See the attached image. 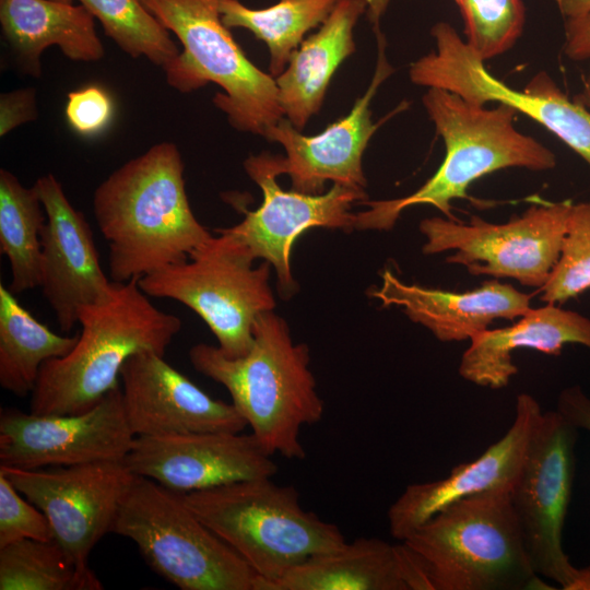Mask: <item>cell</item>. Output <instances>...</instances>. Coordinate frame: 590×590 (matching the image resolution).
I'll list each match as a JSON object with an SVG mask.
<instances>
[{
    "label": "cell",
    "instance_id": "3957f363",
    "mask_svg": "<svg viewBox=\"0 0 590 590\" xmlns=\"http://www.w3.org/2000/svg\"><path fill=\"white\" fill-rule=\"evenodd\" d=\"M422 103L444 141V161L411 194L361 202L368 209L355 213V229L390 231L404 210L420 204L433 205L456 221L451 202L472 200L468 189L481 177L511 167L544 172L556 166L548 148L516 128L518 111L508 105L487 108L434 87L423 95Z\"/></svg>",
    "mask_w": 590,
    "mask_h": 590
},
{
    "label": "cell",
    "instance_id": "44dd1931",
    "mask_svg": "<svg viewBox=\"0 0 590 590\" xmlns=\"http://www.w3.org/2000/svg\"><path fill=\"white\" fill-rule=\"evenodd\" d=\"M370 296L382 306L401 307L411 321L441 342L471 340L494 320H515L531 308L529 294L496 279L472 291L450 292L404 283L388 269Z\"/></svg>",
    "mask_w": 590,
    "mask_h": 590
},
{
    "label": "cell",
    "instance_id": "836d02e7",
    "mask_svg": "<svg viewBox=\"0 0 590 590\" xmlns=\"http://www.w3.org/2000/svg\"><path fill=\"white\" fill-rule=\"evenodd\" d=\"M114 104L109 94L97 85H88L68 94L66 118L79 133L91 135L102 131L111 120Z\"/></svg>",
    "mask_w": 590,
    "mask_h": 590
},
{
    "label": "cell",
    "instance_id": "8992f818",
    "mask_svg": "<svg viewBox=\"0 0 590 590\" xmlns=\"http://www.w3.org/2000/svg\"><path fill=\"white\" fill-rule=\"evenodd\" d=\"M191 510L257 575L255 590L312 555L345 543L340 528L299 504L294 486L271 477L182 494Z\"/></svg>",
    "mask_w": 590,
    "mask_h": 590
},
{
    "label": "cell",
    "instance_id": "5b68a950",
    "mask_svg": "<svg viewBox=\"0 0 590 590\" xmlns=\"http://www.w3.org/2000/svg\"><path fill=\"white\" fill-rule=\"evenodd\" d=\"M401 542L423 562L432 590L554 589L532 568L507 489L460 499Z\"/></svg>",
    "mask_w": 590,
    "mask_h": 590
},
{
    "label": "cell",
    "instance_id": "484cf974",
    "mask_svg": "<svg viewBox=\"0 0 590 590\" xmlns=\"http://www.w3.org/2000/svg\"><path fill=\"white\" fill-rule=\"evenodd\" d=\"M74 337L55 333L0 284V386L25 397L35 388L42 366L49 359L68 354Z\"/></svg>",
    "mask_w": 590,
    "mask_h": 590
},
{
    "label": "cell",
    "instance_id": "8fae6325",
    "mask_svg": "<svg viewBox=\"0 0 590 590\" xmlns=\"http://www.w3.org/2000/svg\"><path fill=\"white\" fill-rule=\"evenodd\" d=\"M430 35L436 50L409 69L414 84L446 90L477 105H508L556 135L590 167V110L570 99L546 72L536 73L523 90L511 88L487 70L449 23H436Z\"/></svg>",
    "mask_w": 590,
    "mask_h": 590
},
{
    "label": "cell",
    "instance_id": "7402d4cb",
    "mask_svg": "<svg viewBox=\"0 0 590 590\" xmlns=\"http://www.w3.org/2000/svg\"><path fill=\"white\" fill-rule=\"evenodd\" d=\"M515 323L486 329L470 340L463 353L460 376L481 387L500 389L518 373L512 353L530 349L558 356L565 344H580L590 350V319L586 316L545 304L530 308Z\"/></svg>",
    "mask_w": 590,
    "mask_h": 590
},
{
    "label": "cell",
    "instance_id": "7c38bea8",
    "mask_svg": "<svg viewBox=\"0 0 590 590\" xmlns=\"http://www.w3.org/2000/svg\"><path fill=\"white\" fill-rule=\"evenodd\" d=\"M577 430L557 410L542 412L510 489L533 570L564 590L576 570L562 536L575 475Z\"/></svg>",
    "mask_w": 590,
    "mask_h": 590
},
{
    "label": "cell",
    "instance_id": "f1b7e54d",
    "mask_svg": "<svg viewBox=\"0 0 590 590\" xmlns=\"http://www.w3.org/2000/svg\"><path fill=\"white\" fill-rule=\"evenodd\" d=\"M101 589L95 573L76 565L55 539H25L0 547V590Z\"/></svg>",
    "mask_w": 590,
    "mask_h": 590
},
{
    "label": "cell",
    "instance_id": "8d00e7d4",
    "mask_svg": "<svg viewBox=\"0 0 590 590\" xmlns=\"http://www.w3.org/2000/svg\"><path fill=\"white\" fill-rule=\"evenodd\" d=\"M566 56L574 61L590 59V13L565 19Z\"/></svg>",
    "mask_w": 590,
    "mask_h": 590
},
{
    "label": "cell",
    "instance_id": "277c9868",
    "mask_svg": "<svg viewBox=\"0 0 590 590\" xmlns=\"http://www.w3.org/2000/svg\"><path fill=\"white\" fill-rule=\"evenodd\" d=\"M78 323L72 350L42 366L31 393L32 413L87 411L119 386L130 356L146 351L164 355L181 330L180 318L154 306L139 279L114 282L108 298L79 309Z\"/></svg>",
    "mask_w": 590,
    "mask_h": 590
},
{
    "label": "cell",
    "instance_id": "9c48e42d",
    "mask_svg": "<svg viewBox=\"0 0 590 590\" xmlns=\"http://www.w3.org/2000/svg\"><path fill=\"white\" fill-rule=\"evenodd\" d=\"M189 258L139 279L150 297L187 306L209 327L227 357L245 356L253 343L257 318L274 310L271 264L253 267L247 248L216 229Z\"/></svg>",
    "mask_w": 590,
    "mask_h": 590
},
{
    "label": "cell",
    "instance_id": "b9f144b4",
    "mask_svg": "<svg viewBox=\"0 0 590 590\" xmlns=\"http://www.w3.org/2000/svg\"><path fill=\"white\" fill-rule=\"evenodd\" d=\"M55 1H60V2H64V3H72V0H55Z\"/></svg>",
    "mask_w": 590,
    "mask_h": 590
},
{
    "label": "cell",
    "instance_id": "f546056e",
    "mask_svg": "<svg viewBox=\"0 0 590 590\" xmlns=\"http://www.w3.org/2000/svg\"><path fill=\"white\" fill-rule=\"evenodd\" d=\"M105 34L132 58L145 57L167 71L180 55L169 31L141 0H79Z\"/></svg>",
    "mask_w": 590,
    "mask_h": 590
},
{
    "label": "cell",
    "instance_id": "cb8c5ba5",
    "mask_svg": "<svg viewBox=\"0 0 590 590\" xmlns=\"http://www.w3.org/2000/svg\"><path fill=\"white\" fill-rule=\"evenodd\" d=\"M0 23L17 64L32 76H40L42 54L52 45L75 61H97L104 57L94 16L82 4L0 0Z\"/></svg>",
    "mask_w": 590,
    "mask_h": 590
},
{
    "label": "cell",
    "instance_id": "7a4b0ae2",
    "mask_svg": "<svg viewBox=\"0 0 590 590\" xmlns=\"http://www.w3.org/2000/svg\"><path fill=\"white\" fill-rule=\"evenodd\" d=\"M189 359L200 374L228 391L232 403L270 455L302 460L300 429L321 421L324 404L309 369V349L294 343L286 321L273 310L253 326V343L241 357L198 343Z\"/></svg>",
    "mask_w": 590,
    "mask_h": 590
},
{
    "label": "cell",
    "instance_id": "6da1fadb",
    "mask_svg": "<svg viewBox=\"0 0 590 590\" xmlns=\"http://www.w3.org/2000/svg\"><path fill=\"white\" fill-rule=\"evenodd\" d=\"M184 169L176 144L160 142L95 189L93 212L108 244L111 281L140 279L184 262L213 236L191 210Z\"/></svg>",
    "mask_w": 590,
    "mask_h": 590
},
{
    "label": "cell",
    "instance_id": "603a6c76",
    "mask_svg": "<svg viewBox=\"0 0 590 590\" xmlns=\"http://www.w3.org/2000/svg\"><path fill=\"white\" fill-rule=\"evenodd\" d=\"M367 9L368 0H339L320 30L302 42L275 78L283 116L297 130L320 110L332 75L355 51L353 30Z\"/></svg>",
    "mask_w": 590,
    "mask_h": 590
},
{
    "label": "cell",
    "instance_id": "f35d334b",
    "mask_svg": "<svg viewBox=\"0 0 590 590\" xmlns=\"http://www.w3.org/2000/svg\"><path fill=\"white\" fill-rule=\"evenodd\" d=\"M391 0H368L367 17L374 27V32L378 33L380 19L385 14Z\"/></svg>",
    "mask_w": 590,
    "mask_h": 590
},
{
    "label": "cell",
    "instance_id": "d6986e66",
    "mask_svg": "<svg viewBox=\"0 0 590 590\" xmlns=\"http://www.w3.org/2000/svg\"><path fill=\"white\" fill-rule=\"evenodd\" d=\"M120 379L135 436L241 432L247 426L233 403L213 399L155 352L130 356Z\"/></svg>",
    "mask_w": 590,
    "mask_h": 590
},
{
    "label": "cell",
    "instance_id": "4fadbf2b",
    "mask_svg": "<svg viewBox=\"0 0 590 590\" xmlns=\"http://www.w3.org/2000/svg\"><path fill=\"white\" fill-rule=\"evenodd\" d=\"M244 167L261 188L262 203L257 210L246 212L240 223L220 229L244 245L255 260L268 261L276 272L282 296L290 297L298 288L290 266L297 237L312 227L354 231L355 213L351 208L367 200V193L365 189L339 184H332L330 190L320 194L284 190L276 181L281 175L279 155L269 152L248 156Z\"/></svg>",
    "mask_w": 590,
    "mask_h": 590
},
{
    "label": "cell",
    "instance_id": "e0dca14e",
    "mask_svg": "<svg viewBox=\"0 0 590 590\" xmlns=\"http://www.w3.org/2000/svg\"><path fill=\"white\" fill-rule=\"evenodd\" d=\"M378 58L365 94L351 111L315 135L302 134L286 118L267 129L264 138L280 143L286 156L279 155L280 174H286L292 189L306 194H320L327 181L365 189L362 158L364 151L382 120H371L370 103L379 86L393 73L386 57V39L376 33Z\"/></svg>",
    "mask_w": 590,
    "mask_h": 590
},
{
    "label": "cell",
    "instance_id": "60d3db41",
    "mask_svg": "<svg viewBox=\"0 0 590 590\" xmlns=\"http://www.w3.org/2000/svg\"><path fill=\"white\" fill-rule=\"evenodd\" d=\"M575 99L590 110V64L583 81V88Z\"/></svg>",
    "mask_w": 590,
    "mask_h": 590
},
{
    "label": "cell",
    "instance_id": "52a82bcc",
    "mask_svg": "<svg viewBox=\"0 0 590 590\" xmlns=\"http://www.w3.org/2000/svg\"><path fill=\"white\" fill-rule=\"evenodd\" d=\"M180 40L184 50L167 70L170 86L187 93L217 84L213 103L239 131L264 137L284 116L275 78L257 68L221 19L220 0H141Z\"/></svg>",
    "mask_w": 590,
    "mask_h": 590
},
{
    "label": "cell",
    "instance_id": "4316f807",
    "mask_svg": "<svg viewBox=\"0 0 590 590\" xmlns=\"http://www.w3.org/2000/svg\"><path fill=\"white\" fill-rule=\"evenodd\" d=\"M46 212L35 186L28 188L0 169V252L10 263L8 288L20 294L39 286L40 233Z\"/></svg>",
    "mask_w": 590,
    "mask_h": 590
},
{
    "label": "cell",
    "instance_id": "ba28073f",
    "mask_svg": "<svg viewBox=\"0 0 590 590\" xmlns=\"http://www.w3.org/2000/svg\"><path fill=\"white\" fill-rule=\"evenodd\" d=\"M113 533L131 540L160 576L181 590H255L257 575L186 504L184 495L137 476Z\"/></svg>",
    "mask_w": 590,
    "mask_h": 590
},
{
    "label": "cell",
    "instance_id": "2e32d148",
    "mask_svg": "<svg viewBox=\"0 0 590 590\" xmlns=\"http://www.w3.org/2000/svg\"><path fill=\"white\" fill-rule=\"evenodd\" d=\"M256 437L240 432L135 436L125 459L130 471L180 494L272 477L278 465Z\"/></svg>",
    "mask_w": 590,
    "mask_h": 590
},
{
    "label": "cell",
    "instance_id": "4dcf8cb0",
    "mask_svg": "<svg viewBox=\"0 0 590 590\" xmlns=\"http://www.w3.org/2000/svg\"><path fill=\"white\" fill-rule=\"evenodd\" d=\"M464 20L465 43L484 62L508 51L526 23L522 0H455Z\"/></svg>",
    "mask_w": 590,
    "mask_h": 590
},
{
    "label": "cell",
    "instance_id": "d4e9b609",
    "mask_svg": "<svg viewBox=\"0 0 590 590\" xmlns=\"http://www.w3.org/2000/svg\"><path fill=\"white\" fill-rule=\"evenodd\" d=\"M261 590H408L398 544L359 538L310 556Z\"/></svg>",
    "mask_w": 590,
    "mask_h": 590
},
{
    "label": "cell",
    "instance_id": "ab89813d",
    "mask_svg": "<svg viewBox=\"0 0 590 590\" xmlns=\"http://www.w3.org/2000/svg\"><path fill=\"white\" fill-rule=\"evenodd\" d=\"M567 590H590V566L577 568Z\"/></svg>",
    "mask_w": 590,
    "mask_h": 590
},
{
    "label": "cell",
    "instance_id": "1f68e13d",
    "mask_svg": "<svg viewBox=\"0 0 590 590\" xmlns=\"http://www.w3.org/2000/svg\"><path fill=\"white\" fill-rule=\"evenodd\" d=\"M590 290V202L571 205L559 258L540 300L562 305Z\"/></svg>",
    "mask_w": 590,
    "mask_h": 590
},
{
    "label": "cell",
    "instance_id": "5bb4252c",
    "mask_svg": "<svg viewBox=\"0 0 590 590\" xmlns=\"http://www.w3.org/2000/svg\"><path fill=\"white\" fill-rule=\"evenodd\" d=\"M15 488L47 517L54 539L71 559L88 556L109 532L135 475L125 461H97L35 470L0 467Z\"/></svg>",
    "mask_w": 590,
    "mask_h": 590
},
{
    "label": "cell",
    "instance_id": "83f0119b",
    "mask_svg": "<svg viewBox=\"0 0 590 590\" xmlns=\"http://www.w3.org/2000/svg\"><path fill=\"white\" fill-rule=\"evenodd\" d=\"M339 0H280L266 9H250L238 0H220L225 26L243 27L266 43L270 52V74L280 75L304 35L322 24Z\"/></svg>",
    "mask_w": 590,
    "mask_h": 590
},
{
    "label": "cell",
    "instance_id": "ffe728a7",
    "mask_svg": "<svg viewBox=\"0 0 590 590\" xmlns=\"http://www.w3.org/2000/svg\"><path fill=\"white\" fill-rule=\"evenodd\" d=\"M538 401L520 393L507 433L475 460L456 465L445 479L409 485L388 510L391 535L399 542L447 506L482 493L510 491L542 414Z\"/></svg>",
    "mask_w": 590,
    "mask_h": 590
},
{
    "label": "cell",
    "instance_id": "30bf717a",
    "mask_svg": "<svg viewBox=\"0 0 590 590\" xmlns=\"http://www.w3.org/2000/svg\"><path fill=\"white\" fill-rule=\"evenodd\" d=\"M571 205V200L532 204L505 223L476 215L469 222L428 217L418 226L425 237L422 251H453L446 262L463 266L472 275L541 288L559 258Z\"/></svg>",
    "mask_w": 590,
    "mask_h": 590
},
{
    "label": "cell",
    "instance_id": "e575fe53",
    "mask_svg": "<svg viewBox=\"0 0 590 590\" xmlns=\"http://www.w3.org/2000/svg\"><path fill=\"white\" fill-rule=\"evenodd\" d=\"M38 116L36 92L33 87L2 93L0 96V135L4 137L19 126Z\"/></svg>",
    "mask_w": 590,
    "mask_h": 590
},
{
    "label": "cell",
    "instance_id": "9a60e30c",
    "mask_svg": "<svg viewBox=\"0 0 590 590\" xmlns=\"http://www.w3.org/2000/svg\"><path fill=\"white\" fill-rule=\"evenodd\" d=\"M134 438L120 386L75 414L4 409L0 414V467L35 470L125 461Z\"/></svg>",
    "mask_w": 590,
    "mask_h": 590
},
{
    "label": "cell",
    "instance_id": "ac0fdd59",
    "mask_svg": "<svg viewBox=\"0 0 590 590\" xmlns=\"http://www.w3.org/2000/svg\"><path fill=\"white\" fill-rule=\"evenodd\" d=\"M46 212L40 233V283L61 331L78 323L79 309L109 297L114 282L103 271L93 232L52 175L35 185Z\"/></svg>",
    "mask_w": 590,
    "mask_h": 590
},
{
    "label": "cell",
    "instance_id": "d6a6232c",
    "mask_svg": "<svg viewBox=\"0 0 590 590\" xmlns=\"http://www.w3.org/2000/svg\"><path fill=\"white\" fill-rule=\"evenodd\" d=\"M54 539L45 514L0 472V547L25 540Z\"/></svg>",
    "mask_w": 590,
    "mask_h": 590
},
{
    "label": "cell",
    "instance_id": "d590c367",
    "mask_svg": "<svg viewBox=\"0 0 590 590\" xmlns=\"http://www.w3.org/2000/svg\"><path fill=\"white\" fill-rule=\"evenodd\" d=\"M556 410L577 429L590 433V397L575 385L560 391Z\"/></svg>",
    "mask_w": 590,
    "mask_h": 590
},
{
    "label": "cell",
    "instance_id": "74e56055",
    "mask_svg": "<svg viewBox=\"0 0 590 590\" xmlns=\"http://www.w3.org/2000/svg\"><path fill=\"white\" fill-rule=\"evenodd\" d=\"M565 19L578 17L590 13V0H555Z\"/></svg>",
    "mask_w": 590,
    "mask_h": 590
}]
</instances>
